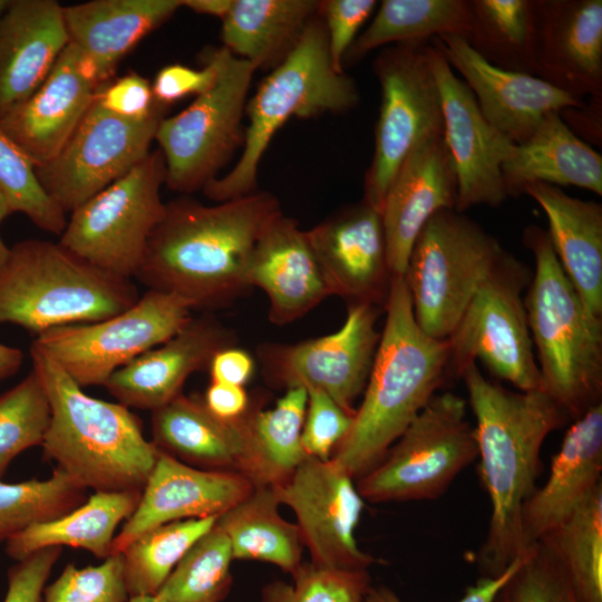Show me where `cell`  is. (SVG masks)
I'll return each mask as SVG.
<instances>
[{
  "mask_svg": "<svg viewBox=\"0 0 602 602\" xmlns=\"http://www.w3.org/2000/svg\"><path fill=\"white\" fill-rule=\"evenodd\" d=\"M282 213L268 192L204 205L166 203L135 275L148 290L176 294L193 309L230 304L250 288L247 265L266 226Z\"/></svg>",
  "mask_w": 602,
  "mask_h": 602,
  "instance_id": "cell-1",
  "label": "cell"
},
{
  "mask_svg": "<svg viewBox=\"0 0 602 602\" xmlns=\"http://www.w3.org/2000/svg\"><path fill=\"white\" fill-rule=\"evenodd\" d=\"M459 376L476 420L478 472L492 509L476 561L483 577H497L528 550L523 505L535 491L545 438L569 417L542 389L508 390L488 380L477 363Z\"/></svg>",
  "mask_w": 602,
  "mask_h": 602,
  "instance_id": "cell-2",
  "label": "cell"
},
{
  "mask_svg": "<svg viewBox=\"0 0 602 602\" xmlns=\"http://www.w3.org/2000/svg\"><path fill=\"white\" fill-rule=\"evenodd\" d=\"M383 309L386 320L362 401L330 458L353 479L383 458L448 373V342L419 328L404 276L391 278Z\"/></svg>",
  "mask_w": 602,
  "mask_h": 602,
  "instance_id": "cell-3",
  "label": "cell"
},
{
  "mask_svg": "<svg viewBox=\"0 0 602 602\" xmlns=\"http://www.w3.org/2000/svg\"><path fill=\"white\" fill-rule=\"evenodd\" d=\"M30 357L50 404L45 458L86 489L142 492L158 449L145 438L140 419L117 401L87 395L32 343Z\"/></svg>",
  "mask_w": 602,
  "mask_h": 602,
  "instance_id": "cell-4",
  "label": "cell"
},
{
  "mask_svg": "<svg viewBox=\"0 0 602 602\" xmlns=\"http://www.w3.org/2000/svg\"><path fill=\"white\" fill-rule=\"evenodd\" d=\"M523 239L535 260L524 305L537 352L541 389L574 420L602 402V318L583 303L547 231L531 225Z\"/></svg>",
  "mask_w": 602,
  "mask_h": 602,
  "instance_id": "cell-5",
  "label": "cell"
},
{
  "mask_svg": "<svg viewBox=\"0 0 602 602\" xmlns=\"http://www.w3.org/2000/svg\"><path fill=\"white\" fill-rule=\"evenodd\" d=\"M359 93L344 71L332 66L326 30L317 13L285 59L262 80L247 100L244 144L236 164L202 190L216 203L255 192L260 162L276 132L292 117L346 113Z\"/></svg>",
  "mask_w": 602,
  "mask_h": 602,
  "instance_id": "cell-6",
  "label": "cell"
},
{
  "mask_svg": "<svg viewBox=\"0 0 602 602\" xmlns=\"http://www.w3.org/2000/svg\"><path fill=\"white\" fill-rule=\"evenodd\" d=\"M139 298L130 280L93 265L59 242L20 241L10 246L0 269V324L13 323L37 336L104 320Z\"/></svg>",
  "mask_w": 602,
  "mask_h": 602,
  "instance_id": "cell-7",
  "label": "cell"
},
{
  "mask_svg": "<svg viewBox=\"0 0 602 602\" xmlns=\"http://www.w3.org/2000/svg\"><path fill=\"white\" fill-rule=\"evenodd\" d=\"M498 241L455 210L433 215L418 234L404 275L415 319L447 340L502 254Z\"/></svg>",
  "mask_w": 602,
  "mask_h": 602,
  "instance_id": "cell-8",
  "label": "cell"
},
{
  "mask_svg": "<svg viewBox=\"0 0 602 602\" xmlns=\"http://www.w3.org/2000/svg\"><path fill=\"white\" fill-rule=\"evenodd\" d=\"M477 455L467 401L438 392L356 486L372 503L436 499Z\"/></svg>",
  "mask_w": 602,
  "mask_h": 602,
  "instance_id": "cell-9",
  "label": "cell"
},
{
  "mask_svg": "<svg viewBox=\"0 0 602 602\" xmlns=\"http://www.w3.org/2000/svg\"><path fill=\"white\" fill-rule=\"evenodd\" d=\"M162 152L151 151L128 173L70 213L59 243L119 278H135L166 203Z\"/></svg>",
  "mask_w": 602,
  "mask_h": 602,
  "instance_id": "cell-10",
  "label": "cell"
},
{
  "mask_svg": "<svg viewBox=\"0 0 602 602\" xmlns=\"http://www.w3.org/2000/svg\"><path fill=\"white\" fill-rule=\"evenodd\" d=\"M219 59L215 85L181 113L164 117L155 135L165 162V184L179 193L203 188L216 178L244 144L242 119L256 69L224 47L219 48Z\"/></svg>",
  "mask_w": 602,
  "mask_h": 602,
  "instance_id": "cell-11",
  "label": "cell"
},
{
  "mask_svg": "<svg viewBox=\"0 0 602 602\" xmlns=\"http://www.w3.org/2000/svg\"><path fill=\"white\" fill-rule=\"evenodd\" d=\"M429 42L391 45L382 49L373 62L381 104L362 200L379 212L408 155L426 140L444 136L441 101L430 66Z\"/></svg>",
  "mask_w": 602,
  "mask_h": 602,
  "instance_id": "cell-12",
  "label": "cell"
},
{
  "mask_svg": "<svg viewBox=\"0 0 602 602\" xmlns=\"http://www.w3.org/2000/svg\"><path fill=\"white\" fill-rule=\"evenodd\" d=\"M530 269L504 251L447 339L448 372L460 375L480 361L520 391L541 389L523 290Z\"/></svg>",
  "mask_w": 602,
  "mask_h": 602,
  "instance_id": "cell-13",
  "label": "cell"
},
{
  "mask_svg": "<svg viewBox=\"0 0 602 602\" xmlns=\"http://www.w3.org/2000/svg\"><path fill=\"white\" fill-rule=\"evenodd\" d=\"M192 310L176 294L148 290L113 317L49 329L32 344L81 388L104 386L116 370L175 336L191 320Z\"/></svg>",
  "mask_w": 602,
  "mask_h": 602,
  "instance_id": "cell-14",
  "label": "cell"
},
{
  "mask_svg": "<svg viewBox=\"0 0 602 602\" xmlns=\"http://www.w3.org/2000/svg\"><path fill=\"white\" fill-rule=\"evenodd\" d=\"M380 307L351 303L334 332L298 343H264L258 358L265 380L284 390L319 389L355 415L353 404L363 394L380 340Z\"/></svg>",
  "mask_w": 602,
  "mask_h": 602,
  "instance_id": "cell-15",
  "label": "cell"
},
{
  "mask_svg": "<svg viewBox=\"0 0 602 602\" xmlns=\"http://www.w3.org/2000/svg\"><path fill=\"white\" fill-rule=\"evenodd\" d=\"M166 109L144 120H132L107 111L94 97L59 154L36 167L41 186L66 214L71 213L151 152Z\"/></svg>",
  "mask_w": 602,
  "mask_h": 602,
  "instance_id": "cell-16",
  "label": "cell"
},
{
  "mask_svg": "<svg viewBox=\"0 0 602 602\" xmlns=\"http://www.w3.org/2000/svg\"><path fill=\"white\" fill-rule=\"evenodd\" d=\"M272 491L280 504L293 511L312 564L368 570L376 563L356 540L365 499L353 478L331 459L307 457L288 480Z\"/></svg>",
  "mask_w": 602,
  "mask_h": 602,
  "instance_id": "cell-17",
  "label": "cell"
},
{
  "mask_svg": "<svg viewBox=\"0 0 602 602\" xmlns=\"http://www.w3.org/2000/svg\"><path fill=\"white\" fill-rule=\"evenodd\" d=\"M428 52L440 95L444 139L457 177L455 211L498 206L507 197L501 172L503 135L486 122L473 93L455 75L433 39Z\"/></svg>",
  "mask_w": 602,
  "mask_h": 602,
  "instance_id": "cell-18",
  "label": "cell"
},
{
  "mask_svg": "<svg viewBox=\"0 0 602 602\" xmlns=\"http://www.w3.org/2000/svg\"><path fill=\"white\" fill-rule=\"evenodd\" d=\"M431 39L473 93L486 122L514 144L527 140L548 113L584 103L537 76L489 64L463 37Z\"/></svg>",
  "mask_w": 602,
  "mask_h": 602,
  "instance_id": "cell-19",
  "label": "cell"
},
{
  "mask_svg": "<svg viewBox=\"0 0 602 602\" xmlns=\"http://www.w3.org/2000/svg\"><path fill=\"white\" fill-rule=\"evenodd\" d=\"M253 489L233 470L202 469L158 450L133 514L113 541L111 554L157 526L197 518H219Z\"/></svg>",
  "mask_w": 602,
  "mask_h": 602,
  "instance_id": "cell-20",
  "label": "cell"
},
{
  "mask_svg": "<svg viewBox=\"0 0 602 602\" xmlns=\"http://www.w3.org/2000/svg\"><path fill=\"white\" fill-rule=\"evenodd\" d=\"M331 295L386 304L391 272L380 212L366 201L307 231Z\"/></svg>",
  "mask_w": 602,
  "mask_h": 602,
  "instance_id": "cell-21",
  "label": "cell"
},
{
  "mask_svg": "<svg viewBox=\"0 0 602 602\" xmlns=\"http://www.w3.org/2000/svg\"><path fill=\"white\" fill-rule=\"evenodd\" d=\"M457 177L444 136L415 148L394 177L381 206L388 264L404 276L414 243L427 221L455 210Z\"/></svg>",
  "mask_w": 602,
  "mask_h": 602,
  "instance_id": "cell-22",
  "label": "cell"
},
{
  "mask_svg": "<svg viewBox=\"0 0 602 602\" xmlns=\"http://www.w3.org/2000/svg\"><path fill=\"white\" fill-rule=\"evenodd\" d=\"M233 343L232 332L212 315L192 317L171 339L116 370L104 387L128 408L154 411L183 394L187 378Z\"/></svg>",
  "mask_w": 602,
  "mask_h": 602,
  "instance_id": "cell-23",
  "label": "cell"
},
{
  "mask_svg": "<svg viewBox=\"0 0 602 602\" xmlns=\"http://www.w3.org/2000/svg\"><path fill=\"white\" fill-rule=\"evenodd\" d=\"M536 76L582 99L602 95V1L535 0Z\"/></svg>",
  "mask_w": 602,
  "mask_h": 602,
  "instance_id": "cell-24",
  "label": "cell"
},
{
  "mask_svg": "<svg viewBox=\"0 0 602 602\" xmlns=\"http://www.w3.org/2000/svg\"><path fill=\"white\" fill-rule=\"evenodd\" d=\"M97 88L81 68L79 48L69 42L45 81L2 117L0 126L36 167L42 166L69 140Z\"/></svg>",
  "mask_w": 602,
  "mask_h": 602,
  "instance_id": "cell-25",
  "label": "cell"
},
{
  "mask_svg": "<svg viewBox=\"0 0 602 602\" xmlns=\"http://www.w3.org/2000/svg\"><path fill=\"white\" fill-rule=\"evenodd\" d=\"M247 282L266 294L269 319L278 326L300 319L331 295L307 231L283 213L256 241L247 265Z\"/></svg>",
  "mask_w": 602,
  "mask_h": 602,
  "instance_id": "cell-26",
  "label": "cell"
},
{
  "mask_svg": "<svg viewBox=\"0 0 602 602\" xmlns=\"http://www.w3.org/2000/svg\"><path fill=\"white\" fill-rule=\"evenodd\" d=\"M602 475V402L573 420L552 458L546 483L522 509L530 547L570 516L599 486Z\"/></svg>",
  "mask_w": 602,
  "mask_h": 602,
  "instance_id": "cell-27",
  "label": "cell"
},
{
  "mask_svg": "<svg viewBox=\"0 0 602 602\" xmlns=\"http://www.w3.org/2000/svg\"><path fill=\"white\" fill-rule=\"evenodd\" d=\"M68 43L57 1L10 0L0 19V119L39 88Z\"/></svg>",
  "mask_w": 602,
  "mask_h": 602,
  "instance_id": "cell-28",
  "label": "cell"
},
{
  "mask_svg": "<svg viewBox=\"0 0 602 602\" xmlns=\"http://www.w3.org/2000/svg\"><path fill=\"white\" fill-rule=\"evenodd\" d=\"M181 7L182 0H94L62 7V13L86 75L101 86L119 60Z\"/></svg>",
  "mask_w": 602,
  "mask_h": 602,
  "instance_id": "cell-29",
  "label": "cell"
},
{
  "mask_svg": "<svg viewBox=\"0 0 602 602\" xmlns=\"http://www.w3.org/2000/svg\"><path fill=\"white\" fill-rule=\"evenodd\" d=\"M499 154L507 196L523 194L532 183L602 194L601 154L575 136L559 111L548 113L524 143L514 144L502 136Z\"/></svg>",
  "mask_w": 602,
  "mask_h": 602,
  "instance_id": "cell-30",
  "label": "cell"
},
{
  "mask_svg": "<svg viewBox=\"0 0 602 602\" xmlns=\"http://www.w3.org/2000/svg\"><path fill=\"white\" fill-rule=\"evenodd\" d=\"M254 406L241 419L224 420L207 410L202 397L181 394L152 411V443L191 466L239 473L249 445Z\"/></svg>",
  "mask_w": 602,
  "mask_h": 602,
  "instance_id": "cell-31",
  "label": "cell"
},
{
  "mask_svg": "<svg viewBox=\"0 0 602 602\" xmlns=\"http://www.w3.org/2000/svg\"><path fill=\"white\" fill-rule=\"evenodd\" d=\"M523 194L542 207L562 269L586 308L602 318V205L544 183L526 185Z\"/></svg>",
  "mask_w": 602,
  "mask_h": 602,
  "instance_id": "cell-32",
  "label": "cell"
},
{
  "mask_svg": "<svg viewBox=\"0 0 602 602\" xmlns=\"http://www.w3.org/2000/svg\"><path fill=\"white\" fill-rule=\"evenodd\" d=\"M315 0H233L222 19L223 47L255 69H273L293 50L310 20Z\"/></svg>",
  "mask_w": 602,
  "mask_h": 602,
  "instance_id": "cell-33",
  "label": "cell"
},
{
  "mask_svg": "<svg viewBox=\"0 0 602 602\" xmlns=\"http://www.w3.org/2000/svg\"><path fill=\"white\" fill-rule=\"evenodd\" d=\"M139 496V491L95 492L65 515L11 537L6 554L18 562L42 548L70 546L104 560L111 554L116 530L133 514Z\"/></svg>",
  "mask_w": 602,
  "mask_h": 602,
  "instance_id": "cell-34",
  "label": "cell"
},
{
  "mask_svg": "<svg viewBox=\"0 0 602 602\" xmlns=\"http://www.w3.org/2000/svg\"><path fill=\"white\" fill-rule=\"evenodd\" d=\"M305 408L303 387L284 390L272 408L254 406L249 445L239 469L253 487L284 483L308 457L301 444Z\"/></svg>",
  "mask_w": 602,
  "mask_h": 602,
  "instance_id": "cell-35",
  "label": "cell"
},
{
  "mask_svg": "<svg viewBox=\"0 0 602 602\" xmlns=\"http://www.w3.org/2000/svg\"><path fill=\"white\" fill-rule=\"evenodd\" d=\"M272 488L252 492L216 521L226 535L233 560L260 561L291 576L301 567L303 544L297 524L284 520Z\"/></svg>",
  "mask_w": 602,
  "mask_h": 602,
  "instance_id": "cell-36",
  "label": "cell"
},
{
  "mask_svg": "<svg viewBox=\"0 0 602 602\" xmlns=\"http://www.w3.org/2000/svg\"><path fill=\"white\" fill-rule=\"evenodd\" d=\"M467 43L489 64L536 76L535 0H468Z\"/></svg>",
  "mask_w": 602,
  "mask_h": 602,
  "instance_id": "cell-37",
  "label": "cell"
},
{
  "mask_svg": "<svg viewBox=\"0 0 602 602\" xmlns=\"http://www.w3.org/2000/svg\"><path fill=\"white\" fill-rule=\"evenodd\" d=\"M469 30L468 0H383L349 48L346 64H356L388 45L430 40L443 35L464 39Z\"/></svg>",
  "mask_w": 602,
  "mask_h": 602,
  "instance_id": "cell-38",
  "label": "cell"
},
{
  "mask_svg": "<svg viewBox=\"0 0 602 602\" xmlns=\"http://www.w3.org/2000/svg\"><path fill=\"white\" fill-rule=\"evenodd\" d=\"M540 541L554 554L579 602H602V485Z\"/></svg>",
  "mask_w": 602,
  "mask_h": 602,
  "instance_id": "cell-39",
  "label": "cell"
},
{
  "mask_svg": "<svg viewBox=\"0 0 602 602\" xmlns=\"http://www.w3.org/2000/svg\"><path fill=\"white\" fill-rule=\"evenodd\" d=\"M217 518L173 522L149 530L123 552L128 594H156L190 548L216 524Z\"/></svg>",
  "mask_w": 602,
  "mask_h": 602,
  "instance_id": "cell-40",
  "label": "cell"
},
{
  "mask_svg": "<svg viewBox=\"0 0 602 602\" xmlns=\"http://www.w3.org/2000/svg\"><path fill=\"white\" fill-rule=\"evenodd\" d=\"M86 488L56 467L50 477L3 483L0 479V542L30 526L65 515L86 501Z\"/></svg>",
  "mask_w": 602,
  "mask_h": 602,
  "instance_id": "cell-41",
  "label": "cell"
},
{
  "mask_svg": "<svg viewBox=\"0 0 602 602\" xmlns=\"http://www.w3.org/2000/svg\"><path fill=\"white\" fill-rule=\"evenodd\" d=\"M232 561L229 540L215 524L178 562L156 602H221L232 585Z\"/></svg>",
  "mask_w": 602,
  "mask_h": 602,
  "instance_id": "cell-42",
  "label": "cell"
},
{
  "mask_svg": "<svg viewBox=\"0 0 602 602\" xmlns=\"http://www.w3.org/2000/svg\"><path fill=\"white\" fill-rule=\"evenodd\" d=\"M50 421V404L36 372L0 394V479L22 452L41 446Z\"/></svg>",
  "mask_w": 602,
  "mask_h": 602,
  "instance_id": "cell-43",
  "label": "cell"
},
{
  "mask_svg": "<svg viewBox=\"0 0 602 602\" xmlns=\"http://www.w3.org/2000/svg\"><path fill=\"white\" fill-rule=\"evenodd\" d=\"M0 191L12 213L25 214L38 229L60 235L67 224L64 210L41 186L36 166L0 126Z\"/></svg>",
  "mask_w": 602,
  "mask_h": 602,
  "instance_id": "cell-44",
  "label": "cell"
},
{
  "mask_svg": "<svg viewBox=\"0 0 602 602\" xmlns=\"http://www.w3.org/2000/svg\"><path fill=\"white\" fill-rule=\"evenodd\" d=\"M292 584L273 581L262 590L261 602H365L371 588L368 570H346L303 563Z\"/></svg>",
  "mask_w": 602,
  "mask_h": 602,
  "instance_id": "cell-45",
  "label": "cell"
},
{
  "mask_svg": "<svg viewBox=\"0 0 602 602\" xmlns=\"http://www.w3.org/2000/svg\"><path fill=\"white\" fill-rule=\"evenodd\" d=\"M494 602H579L554 554L541 541L498 591Z\"/></svg>",
  "mask_w": 602,
  "mask_h": 602,
  "instance_id": "cell-46",
  "label": "cell"
},
{
  "mask_svg": "<svg viewBox=\"0 0 602 602\" xmlns=\"http://www.w3.org/2000/svg\"><path fill=\"white\" fill-rule=\"evenodd\" d=\"M129 598L122 553L110 554L98 565L67 564L46 585L42 602H126Z\"/></svg>",
  "mask_w": 602,
  "mask_h": 602,
  "instance_id": "cell-47",
  "label": "cell"
},
{
  "mask_svg": "<svg viewBox=\"0 0 602 602\" xmlns=\"http://www.w3.org/2000/svg\"><path fill=\"white\" fill-rule=\"evenodd\" d=\"M353 415L326 392L308 388L301 444L308 457L328 460L348 434Z\"/></svg>",
  "mask_w": 602,
  "mask_h": 602,
  "instance_id": "cell-48",
  "label": "cell"
},
{
  "mask_svg": "<svg viewBox=\"0 0 602 602\" xmlns=\"http://www.w3.org/2000/svg\"><path fill=\"white\" fill-rule=\"evenodd\" d=\"M376 0L319 1L318 13L322 19L332 66L343 72V60L361 27L377 7Z\"/></svg>",
  "mask_w": 602,
  "mask_h": 602,
  "instance_id": "cell-49",
  "label": "cell"
},
{
  "mask_svg": "<svg viewBox=\"0 0 602 602\" xmlns=\"http://www.w3.org/2000/svg\"><path fill=\"white\" fill-rule=\"evenodd\" d=\"M220 70L219 48L204 56V65L195 69L181 64L163 67L152 84L153 95L159 104L168 106L186 96L196 97L208 91L216 82Z\"/></svg>",
  "mask_w": 602,
  "mask_h": 602,
  "instance_id": "cell-50",
  "label": "cell"
},
{
  "mask_svg": "<svg viewBox=\"0 0 602 602\" xmlns=\"http://www.w3.org/2000/svg\"><path fill=\"white\" fill-rule=\"evenodd\" d=\"M95 99L107 111L132 120L147 119L161 108L167 107L156 101L152 84L132 71L99 86Z\"/></svg>",
  "mask_w": 602,
  "mask_h": 602,
  "instance_id": "cell-51",
  "label": "cell"
},
{
  "mask_svg": "<svg viewBox=\"0 0 602 602\" xmlns=\"http://www.w3.org/2000/svg\"><path fill=\"white\" fill-rule=\"evenodd\" d=\"M61 551L60 546L42 548L12 565L7 574L3 602H42L43 590Z\"/></svg>",
  "mask_w": 602,
  "mask_h": 602,
  "instance_id": "cell-52",
  "label": "cell"
},
{
  "mask_svg": "<svg viewBox=\"0 0 602 602\" xmlns=\"http://www.w3.org/2000/svg\"><path fill=\"white\" fill-rule=\"evenodd\" d=\"M207 369L213 382L244 387L254 373L255 361L247 351L230 346L213 356Z\"/></svg>",
  "mask_w": 602,
  "mask_h": 602,
  "instance_id": "cell-53",
  "label": "cell"
},
{
  "mask_svg": "<svg viewBox=\"0 0 602 602\" xmlns=\"http://www.w3.org/2000/svg\"><path fill=\"white\" fill-rule=\"evenodd\" d=\"M202 400L207 410L224 420H237L245 417L253 404L242 386L211 381Z\"/></svg>",
  "mask_w": 602,
  "mask_h": 602,
  "instance_id": "cell-54",
  "label": "cell"
},
{
  "mask_svg": "<svg viewBox=\"0 0 602 602\" xmlns=\"http://www.w3.org/2000/svg\"><path fill=\"white\" fill-rule=\"evenodd\" d=\"M562 120L584 143L601 147L602 95L589 97L581 106L566 107L559 111Z\"/></svg>",
  "mask_w": 602,
  "mask_h": 602,
  "instance_id": "cell-55",
  "label": "cell"
},
{
  "mask_svg": "<svg viewBox=\"0 0 602 602\" xmlns=\"http://www.w3.org/2000/svg\"><path fill=\"white\" fill-rule=\"evenodd\" d=\"M527 552V551H526ZM526 554V553H525ZM524 555L516 559L497 577H483L475 585L469 586L464 596L458 602H494L495 598L508 580L513 572L522 563ZM365 602H401L397 594L386 586H371L366 595Z\"/></svg>",
  "mask_w": 602,
  "mask_h": 602,
  "instance_id": "cell-56",
  "label": "cell"
},
{
  "mask_svg": "<svg viewBox=\"0 0 602 602\" xmlns=\"http://www.w3.org/2000/svg\"><path fill=\"white\" fill-rule=\"evenodd\" d=\"M232 2L233 0H182V7L222 20L230 11Z\"/></svg>",
  "mask_w": 602,
  "mask_h": 602,
  "instance_id": "cell-57",
  "label": "cell"
},
{
  "mask_svg": "<svg viewBox=\"0 0 602 602\" xmlns=\"http://www.w3.org/2000/svg\"><path fill=\"white\" fill-rule=\"evenodd\" d=\"M23 362V352L0 342V381L14 375Z\"/></svg>",
  "mask_w": 602,
  "mask_h": 602,
  "instance_id": "cell-58",
  "label": "cell"
},
{
  "mask_svg": "<svg viewBox=\"0 0 602 602\" xmlns=\"http://www.w3.org/2000/svg\"><path fill=\"white\" fill-rule=\"evenodd\" d=\"M11 213H12L11 206H10L7 197L4 196V194L0 191V224ZM9 253H10V246H8L3 242V240H2V237L0 235V269L6 263V261H7L8 256H9Z\"/></svg>",
  "mask_w": 602,
  "mask_h": 602,
  "instance_id": "cell-59",
  "label": "cell"
},
{
  "mask_svg": "<svg viewBox=\"0 0 602 602\" xmlns=\"http://www.w3.org/2000/svg\"><path fill=\"white\" fill-rule=\"evenodd\" d=\"M126 602H156L155 594L130 595Z\"/></svg>",
  "mask_w": 602,
  "mask_h": 602,
  "instance_id": "cell-60",
  "label": "cell"
},
{
  "mask_svg": "<svg viewBox=\"0 0 602 602\" xmlns=\"http://www.w3.org/2000/svg\"><path fill=\"white\" fill-rule=\"evenodd\" d=\"M9 3H10V0H0V19L3 16V13L6 12Z\"/></svg>",
  "mask_w": 602,
  "mask_h": 602,
  "instance_id": "cell-61",
  "label": "cell"
}]
</instances>
